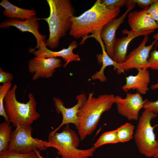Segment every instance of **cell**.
I'll return each instance as SVG.
<instances>
[{
	"mask_svg": "<svg viewBox=\"0 0 158 158\" xmlns=\"http://www.w3.org/2000/svg\"><path fill=\"white\" fill-rule=\"evenodd\" d=\"M121 8L111 9L97 0L93 6L78 16H73L69 35L76 38H82L80 44H83L89 33L100 35L103 27L116 18Z\"/></svg>",
	"mask_w": 158,
	"mask_h": 158,
	"instance_id": "obj_1",
	"label": "cell"
},
{
	"mask_svg": "<svg viewBox=\"0 0 158 158\" xmlns=\"http://www.w3.org/2000/svg\"><path fill=\"white\" fill-rule=\"evenodd\" d=\"M50 13L47 18H40L47 22L49 27V37L45 40L47 47L57 48L60 39L64 37L71 25V18L75 10L69 0H47Z\"/></svg>",
	"mask_w": 158,
	"mask_h": 158,
	"instance_id": "obj_2",
	"label": "cell"
},
{
	"mask_svg": "<svg viewBox=\"0 0 158 158\" xmlns=\"http://www.w3.org/2000/svg\"><path fill=\"white\" fill-rule=\"evenodd\" d=\"M115 102V96L103 94L98 97L93 96V92L88 97L79 109L78 114V130L80 138L84 140L96 129L102 115L109 110Z\"/></svg>",
	"mask_w": 158,
	"mask_h": 158,
	"instance_id": "obj_3",
	"label": "cell"
},
{
	"mask_svg": "<svg viewBox=\"0 0 158 158\" xmlns=\"http://www.w3.org/2000/svg\"><path fill=\"white\" fill-rule=\"evenodd\" d=\"M17 85L15 84L8 91L4 100V107L10 122L16 127L18 125L30 127L40 117L36 110L37 102L31 93L26 103L18 101L16 96Z\"/></svg>",
	"mask_w": 158,
	"mask_h": 158,
	"instance_id": "obj_4",
	"label": "cell"
},
{
	"mask_svg": "<svg viewBox=\"0 0 158 158\" xmlns=\"http://www.w3.org/2000/svg\"><path fill=\"white\" fill-rule=\"evenodd\" d=\"M47 141V147L56 148L57 154L61 156V158H88L93 156L96 150L93 147L86 150L77 148L79 138L68 124L61 132L49 133Z\"/></svg>",
	"mask_w": 158,
	"mask_h": 158,
	"instance_id": "obj_5",
	"label": "cell"
},
{
	"mask_svg": "<svg viewBox=\"0 0 158 158\" xmlns=\"http://www.w3.org/2000/svg\"><path fill=\"white\" fill-rule=\"evenodd\" d=\"M157 114L145 110L139 118L135 133V142L140 153L147 157H154L158 151V141L155 138L151 122Z\"/></svg>",
	"mask_w": 158,
	"mask_h": 158,
	"instance_id": "obj_6",
	"label": "cell"
},
{
	"mask_svg": "<svg viewBox=\"0 0 158 158\" xmlns=\"http://www.w3.org/2000/svg\"><path fill=\"white\" fill-rule=\"evenodd\" d=\"M31 126L18 125L12 131L8 150L20 153H26L37 149L46 150L48 141L33 138Z\"/></svg>",
	"mask_w": 158,
	"mask_h": 158,
	"instance_id": "obj_7",
	"label": "cell"
},
{
	"mask_svg": "<svg viewBox=\"0 0 158 158\" xmlns=\"http://www.w3.org/2000/svg\"><path fill=\"white\" fill-rule=\"evenodd\" d=\"M148 40V36H144L139 46L126 55L124 61L120 64L124 71L133 68L138 70L150 68V65L148 60L150 52L156 45L157 41L154 40L151 44L146 46Z\"/></svg>",
	"mask_w": 158,
	"mask_h": 158,
	"instance_id": "obj_8",
	"label": "cell"
},
{
	"mask_svg": "<svg viewBox=\"0 0 158 158\" xmlns=\"http://www.w3.org/2000/svg\"><path fill=\"white\" fill-rule=\"evenodd\" d=\"M145 102L138 92H127L124 98L118 95L115 96V103L118 113L129 120H138L139 111L143 108Z\"/></svg>",
	"mask_w": 158,
	"mask_h": 158,
	"instance_id": "obj_9",
	"label": "cell"
},
{
	"mask_svg": "<svg viewBox=\"0 0 158 158\" xmlns=\"http://www.w3.org/2000/svg\"><path fill=\"white\" fill-rule=\"evenodd\" d=\"M62 65L61 60L56 58H45L35 56L30 59L28 63L29 73L33 74L32 80L39 78H51L56 69Z\"/></svg>",
	"mask_w": 158,
	"mask_h": 158,
	"instance_id": "obj_10",
	"label": "cell"
},
{
	"mask_svg": "<svg viewBox=\"0 0 158 158\" xmlns=\"http://www.w3.org/2000/svg\"><path fill=\"white\" fill-rule=\"evenodd\" d=\"M135 4L131 0H128L126 5L127 8L125 12L119 18L106 25L100 32V37L104 41L107 53L112 59L114 57V45L116 39V32L120 25L123 23L127 15L134 8Z\"/></svg>",
	"mask_w": 158,
	"mask_h": 158,
	"instance_id": "obj_11",
	"label": "cell"
},
{
	"mask_svg": "<svg viewBox=\"0 0 158 158\" xmlns=\"http://www.w3.org/2000/svg\"><path fill=\"white\" fill-rule=\"evenodd\" d=\"M40 20L36 16L24 20L19 19H8L5 20L0 24L1 28H8L13 26L15 27L22 32H29L32 33L35 37L37 41V44L34 48L35 50L42 46L45 42L46 36L40 33L38 30L39 24L38 21Z\"/></svg>",
	"mask_w": 158,
	"mask_h": 158,
	"instance_id": "obj_12",
	"label": "cell"
},
{
	"mask_svg": "<svg viewBox=\"0 0 158 158\" xmlns=\"http://www.w3.org/2000/svg\"><path fill=\"white\" fill-rule=\"evenodd\" d=\"M53 99L56 110L57 113H61L62 120L58 127L50 133L53 134L57 132L64 125L69 123L74 124L76 128L78 125V113L79 109L87 100V98L85 95L81 93L77 95L76 97L77 103L73 107L69 108H66L64 106L62 101L60 99L54 97Z\"/></svg>",
	"mask_w": 158,
	"mask_h": 158,
	"instance_id": "obj_13",
	"label": "cell"
},
{
	"mask_svg": "<svg viewBox=\"0 0 158 158\" xmlns=\"http://www.w3.org/2000/svg\"><path fill=\"white\" fill-rule=\"evenodd\" d=\"M77 46L76 41L74 40L70 43L67 48H64L60 51H55L48 49L45 43L42 47L37 49L34 50L32 48H30L29 51L38 57L45 58L61 57L66 62L63 65V67H66L71 61H78L80 60V59L78 54H75L73 52V50Z\"/></svg>",
	"mask_w": 158,
	"mask_h": 158,
	"instance_id": "obj_14",
	"label": "cell"
},
{
	"mask_svg": "<svg viewBox=\"0 0 158 158\" xmlns=\"http://www.w3.org/2000/svg\"><path fill=\"white\" fill-rule=\"evenodd\" d=\"M148 8L129 13L128 23L131 30L141 32L154 31L156 29H158V24L147 12Z\"/></svg>",
	"mask_w": 158,
	"mask_h": 158,
	"instance_id": "obj_15",
	"label": "cell"
},
{
	"mask_svg": "<svg viewBox=\"0 0 158 158\" xmlns=\"http://www.w3.org/2000/svg\"><path fill=\"white\" fill-rule=\"evenodd\" d=\"M154 31H148L141 32H137L131 30L124 29L122 30V33L127 35L121 38L116 39L114 45V57L113 60L119 64L123 63L125 61L127 48L130 42L135 38L141 36H148L153 32Z\"/></svg>",
	"mask_w": 158,
	"mask_h": 158,
	"instance_id": "obj_16",
	"label": "cell"
},
{
	"mask_svg": "<svg viewBox=\"0 0 158 158\" xmlns=\"http://www.w3.org/2000/svg\"><path fill=\"white\" fill-rule=\"evenodd\" d=\"M138 71L136 75H130L126 78L125 84L121 88L125 92L136 90L140 95H145L149 90L148 85L150 80V73L147 69Z\"/></svg>",
	"mask_w": 158,
	"mask_h": 158,
	"instance_id": "obj_17",
	"label": "cell"
},
{
	"mask_svg": "<svg viewBox=\"0 0 158 158\" xmlns=\"http://www.w3.org/2000/svg\"><path fill=\"white\" fill-rule=\"evenodd\" d=\"M95 38L100 44L102 51V54H99L97 55L98 61L102 66L100 70L96 72L91 77L92 80L98 79L102 82L107 81V79L104 73L105 68L107 66H113L114 70L116 71L118 74L124 73V71L121 65L116 62L108 54L106 51L105 46L100 35L94 36L93 37Z\"/></svg>",
	"mask_w": 158,
	"mask_h": 158,
	"instance_id": "obj_18",
	"label": "cell"
},
{
	"mask_svg": "<svg viewBox=\"0 0 158 158\" xmlns=\"http://www.w3.org/2000/svg\"><path fill=\"white\" fill-rule=\"evenodd\" d=\"M0 5L5 9L3 12V15L9 19H19L24 20L37 14V11L33 8L27 9L20 8L7 0H2Z\"/></svg>",
	"mask_w": 158,
	"mask_h": 158,
	"instance_id": "obj_19",
	"label": "cell"
},
{
	"mask_svg": "<svg viewBox=\"0 0 158 158\" xmlns=\"http://www.w3.org/2000/svg\"><path fill=\"white\" fill-rule=\"evenodd\" d=\"M12 132L10 123L5 121L0 124V152L8 150Z\"/></svg>",
	"mask_w": 158,
	"mask_h": 158,
	"instance_id": "obj_20",
	"label": "cell"
},
{
	"mask_svg": "<svg viewBox=\"0 0 158 158\" xmlns=\"http://www.w3.org/2000/svg\"><path fill=\"white\" fill-rule=\"evenodd\" d=\"M134 128L132 123H126L116 129L119 142H125L132 139Z\"/></svg>",
	"mask_w": 158,
	"mask_h": 158,
	"instance_id": "obj_21",
	"label": "cell"
},
{
	"mask_svg": "<svg viewBox=\"0 0 158 158\" xmlns=\"http://www.w3.org/2000/svg\"><path fill=\"white\" fill-rule=\"evenodd\" d=\"M119 142L116 130L106 132L102 134L94 144L93 147L98 148L107 144H116Z\"/></svg>",
	"mask_w": 158,
	"mask_h": 158,
	"instance_id": "obj_22",
	"label": "cell"
},
{
	"mask_svg": "<svg viewBox=\"0 0 158 158\" xmlns=\"http://www.w3.org/2000/svg\"><path fill=\"white\" fill-rule=\"evenodd\" d=\"M11 82H9L0 86V115L4 117L5 121L10 123L4 107V100L9 90L11 88Z\"/></svg>",
	"mask_w": 158,
	"mask_h": 158,
	"instance_id": "obj_23",
	"label": "cell"
},
{
	"mask_svg": "<svg viewBox=\"0 0 158 158\" xmlns=\"http://www.w3.org/2000/svg\"><path fill=\"white\" fill-rule=\"evenodd\" d=\"M0 158H40L34 151L26 153H20L9 150L0 152Z\"/></svg>",
	"mask_w": 158,
	"mask_h": 158,
	"instance_id": "obj_24",
	"label": "cell"
},
{
	"mask_svg": "<svg viewBox=\"0 0 158 158\" xmlns=\"http://www.w3.org/2000/svg\"><path fill=\"white\" fill-rule=\"evenodd\" d=\"M128 1L127 0H101L102 4L111 9L121 8L126 5Z\"/></svg>",
	"mask_w": 158,
	"mask_h": 158,
	"instance_id": "obj_25",
	"label": "cell"
},
{
	"mask_svg": "<svg viewBox=\"0 0 158 158\" xmlns=\"http://www.w3.org/2000/svg\"><path fill=\"white\" fill-rule=\"evenodd\" d=\"M148 61L150 65V68L158 71V50L155 49L151 53Z\"/></svg>",
	"mask_w": 158,
	"mask_h": 158,
	"instance_id": "obj_26",
	"label": "cell"
},
{
	"mask_svg": "<svg viewBox=\"0 0 158 158\" xmlns=\"http://www.w3.org/2000/svg\"><path fill=\"white\" fill-rule=\"evenodd\" d=\"M143 108L144 109L150 111L156 114H158V100L152 101L147 99H145Z\"/></svg>",
	"mask_w": 158,
	"mask_h": 158,
	"instance_id": "obj_27",
	"label": "cell"
},
{
	"mask_svg": "<svg viewBox=\"0 0 158 158\" xmlns=\"http://www.w3.org/2000/svg\"><path fill=\"white\" fill-rule=\"evenodd\" d=\"M147 12L158 25V0L150 6Z\"/></svg>",
	"mask_w": 158,
	"mask_h": 158,
	"instance_id": "obj_28",
	"label": "cell"
},
{
	"mask_svg": "<svg viewBox=\"0 0 158 158\" xmlns=\"http://www.w3.org/2000/svg\"><path fill=\"white\" fill-rule=\"evenodd\" d=\"M13 79V75L11 73L4 71L0 67V83L3 84L11 82Z\"/></svg>",
	"mask_w": 158,
	"mask_h": 158,
	"instance_id": "obj_29",
	"label": "cell"
},
{
	"mask_svg": "<svg viewBox=\"0 0 158 158\" xmlns=\"http://www.w3.org/2000/svg\"><path fill=\"white\" fill-rule=\"evenodd\" d=\"M156 0H132L133 2L137 4L138 5L143 9L148 8Z\"/></svg>",
	"mask_w": 158,
	"mask_h": 158,
	"instance_id": "obj_30",
	"label": "cell"
},
{
	"mask_svg": "<svg viewBox=\"0 0 158 158\" xmlns=\"http://www.w3.org/2000/svg\"><path fill=\"white\" fill-rule=\"evenodd\" d=\"M40 158H44L42 157L40 154V151L38 149H36L34 150ZM55 158H59L58 157H56Z\"/></svg>",
	"mask_w": 158,
	"mask_h": 158,
	"instance_id": "obj_31",
	"label": "cell"
},
{
	"mask_svg": "<svg viewBox=\"0 0 158 158\" xmlns=\"http://www.w3.org/2000/svg\"><path fill=\"white\" fill-rule=\"evenodd\" d=\"M153 38L154 39V40H156L157 41V43L155 45L156 46H158V32L153 35Z\"/></svg>",
	"mask_w": 158,
	"mask_h": 158,
	"instance_id": "obj_32",
	"label": "cell"
},
{
	"mask_svg": "<svg viewBox=\"0 0 158 158\" xmlns=\"http://www.w3.org/2000/svg\"><path fill=\"white\" fill-rule=\"evenodd\" d=\"M151 88L152 90H155L158 89V82L156 84L152 85Z\"/></svg>",
	"mask_w": 158,
	"mask_h": 158,
	"instance_id": "obj_33",
	"label": "cell"
},
{
	"mask_svg": "<svg viewBox=\"0 0 158 158\" xmlns=\"http://www.w3.org/2000/svg\"><path fill=\"white\" fill-rule=\"evenodd\" d=\"M154 158H158V151L154 157Z\"/></svg>",
	"mask_w": 158,
	"mask_h": 158,
	"instance_id": "obj_34",
	"label": "cell"
}]
</instances>
